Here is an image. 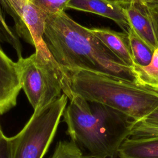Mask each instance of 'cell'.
I'll return each instance as SVG.
<instances>
[{"label": "cell", "mask_w": 158, "mask_h": 158, "mask_svg": "<svg viewBox=\"0 0 158 158\" xmlns=\"http://www.w3.org/2000/svg\"><path fill=\"white\" fill-rule=\"evenodd\" d=\"M119 158H158V137H128L121 144Z\"/></svg>", "instance_id": "8fae6325"}, {"label": "cell", "mask_w": 158, "mask_h": 158, "mask_svg": "<svg viewBox=\"0 0 158 158\" xmlns=\"http://www.w3.org/2000/svg\"><path fill=\"white\" fill-rule=\"evenodd\" d=\"M123 12L130 27L153 50L158 40L148 7L141 0H123Z\"/></svg>", "instance_id": "ba28073f"}, {"label": "cell", "mask_w": 158, "mask_h": 158, "mask_svg": "<svg viewBox=\"0 0 158 158\" xmlns=\"http://www.w3.org/2000/svg\"><path fill=\"white\" fill-rule=\"evenodd\" d=\"M89 30L119 59L133 67L134 61L127 33L118 32L109 28L94 27Z\"/></svg>", "instance_id": "30bf717a"}, {"label": "cell", "mask_w": 158, "mask_h": 158, "mask_svg": "<svg viewBox=\"0 0 158 158\" xmlns=\"http://www.w3.org/2000/svg\"><path fill=\"white\" fill-rule=\"evenodd\" d=\"M63 114L67 133L93 158H115L132 122L124 114L105 105L88 102L73 93Z\"/></svg>", "instance_id": "7a4b0ae2"}, {"label": "cell", "mask_w": 158, "mask_h": 158, "mask_svg": "<svg viewBox=\"0 0 158 158\" xmlns=\"http://www.w3.org/2000/svg\"><path fill=\"white\" fill-rule=\"evenodd\" d=\"M35 49L33 54L17 62L22 89L34 110L46 106L63 93L68 99L73 94L65 71L46 43Z\"/></svg>", "instance_id": "277c9868"}, {"label": "cell", "mask_w": 158, "mask_h": 158, "mask_svg": "<svg viewBox=\"0 0 158 158\" xmlns=\"http://www.w3.org/2000/svg\"><path fill=\"white\" fill-rule=\"evenodd\" d=\"M83 156L80 146L71 139L60 141L49 158H82Z\"/></svg>", "instance_id": "2e32d148"}, {"label": "cell", "mask_w": 158, "mask_h": 158, "mask_svg": "<svg viewBox=\"0 0 158 158\" xmlns=\"http://www.w3.org/2000/svg\"><path fill=\"white\" fill-rule=\"evenodd\" d=\"M68 100L63 93L46 106L34 110L23 128L10 137V158H43L57 132Z\"/></svg>", "instance_id": "5b68a950"}, {"label": "cell", "mask_w": 158, "mask_h": 158, "mask_svg": "<svg viewBox=\"0 0 158 158\" xmlns=\"http://www.w3.org/2000/svg\"><path fill=\"white\" fill-rule=\"evenodd\" d=\"M43 38L55 60L65 68L136 82L132 67L114 54L89 28L76 22L64 11L48 17Z\"/></svg>", "instance_id": "6da1fadb"}, {"label": "cell", "mask_w": 158, "mask_h": 158, "mask_svg": "<svg viewBox=\"0 0 158 158\" xmlns=\"http://www.w3.org/2000/svg\"><path fill=\"white\" fill-rule=\"evenodd\" d=\"M144 3L148 7L150 16L153 22L158 40V0H154Z\"/></svg>", "instance_id": "ac0fdd59"}, {"label": "cell", "mask_w": 158, "mask_h": 158, "mask_svg": "<svg viewBox=\"0 0 158 158\" xmlns=\"http://www.w3.org/2000/svg\"><path fill=\"white\" fill-rule=\"evenodd\" d=\"M11 146L10 137L4 133L0 135V158H10Z\"/></svg>", "instance_id": "d6986e66"}, {"label": "cell", "mask_w": 158, "mask_h": 158, "mask_svg": "<svg viewBox=\"0 0 158 158\" xmlns=\"http://www.w3.org/2000/svg\"><path fill=\"white\" fill-rule=\"evenodd\" d=\"M127 34L134 65L139 66L148 65L152 59L154 50L148 46L131 28Z\"/></svg>", "instance_id": "4fadbf2b"}, {"label": "cell", "mask_w": 158, "mask_h": 158, "mask_svg": "<svg viewBox=\"0 0 158 158\" xmlns=\"http://www.w3.org/2000/svg\"><path fill=\"white\" fill-rule=\"evenodd\" d=\"M48 16L64 11L70 0H30Z\"/></svg>", "instance_id": "e0dca14e"}, {"label": "cell", "mask_w": 158, "mask_h": 158, "mask_svg": "<svg viewBox=\"0 0 158 158\" xmlns=\"http://www.w3.org/2000/svg\"><path fill=\"white\" fill-rule=\"evenodd\" d=\"M1 7L12 18L19 37L35 48L45 43L43 38L48 15L30 0H0Z\"/></svg>", "instance_id": "8992f818"}, {"label": "cell", "mask_w": 158, "mask_h": 158, "mask_svg": "<svg viewBox=\"0 0 158 158\" xmlns=\"http://www.w3.org/2000/svg\"><path fill=\"white\" fill-rule=\"evenodd\" d=\"M3 133V131H2V127H1V125L0 124V135Z\"/></svg>", "instance_id": "44dd1931"}, {"label": "cell", "mask_w": 158, "mask_h": 158, "mask_svg": "<svg viewBox=\"0 0 158 158\" xmlns=\"http://www.w3.org/2000/svg\"><path fill=\"white\" fill-rule=\"evenodd\" d=\"M82 158H93V157L91 156H89V154H88V155H83Z\"/></svg>", "instance_id": "ffe728a7"}, {"label": "cell", "mask_w": 158, "mask_h": 158, "mask_svg": "<svg viewBox=\"0 0 158 158\" xmlns=\"http://www.w3.org/2000/svg\"><path fill=\"white\" fill-rule=\"evenodd\" d=\"M0 42L6 43L15 51L18 59L22 57L23 48L19 37L14 30L8 25L0 3Z\"/></svg>", "instance_id": "9a60e30c"}, {"label": "cell", "mask_w": 158, "mask_h": 158, "mask_svg": "<svg viewBox=\"0 0 158 158\" xmlns=\"http://www.w3.org/2000/svg\"><path fill=\"white\" fill-rule=\"evenodd\" d=\"M132 69L138 83L158 91V48L154 50L148 65H134Z\"/></svg>", "instance_id": "7c38bea8"}, {"label": "cell", "mask_w": 158, "mask_h": 158, "mask_svg": "<svg viewBox=\"0 0 158 158\" xmlns=\"http://www.w3.org/2000/svg\"><path fill=\"white\" fill-rule=\"evenodd\" d=\"M62 68L73 93L88 102L109 107L133 122L141 120L158 107V91L149 87L89 70Z\"/></svg>", "instance_id": "3957f363"}, {"label": "cell", "mask_w": 158, "mask_h": 158, "mask_svg": "<svg viewBox=\"0 0 158 158\" xmlns=\"http://www.w3.org/2000/svg\"><path fill=\"white\" fill-rule=\"evenodd\" d=\"M67 8L109 19L126 33H128L130 28L123 12V0H70Z\"/></svg>", "instance_id": "9c48e42d"}, {"label": "cell", "mask_w": 158, "mask_h": 158, "mask_svg": "<svg viewBox=\"0 0 158 158\" xmlns=\"http://www.w3.org/2000/svg\"><path fill=\"white\" fill-rule=\"evenodd\" d=\"M129 137H158V107L141 120L132 122Z\"/></svg>", "instance_id": "5bb4252c"}, {"label": "cell", "mask_w": 158, "mask_h": 158, "mask_svg": "<svg viewBox=\"0 0 158 158\" xmlns=\"http://www.w3.org/2000/svg\"><path fill=\"white\" fill-rule=\"evenodd\" d=\"M21 89L17 62H14L0 46V115L16 106Z\"/></svg>", "instance_id": "52a82bcc"}]
</instances>
